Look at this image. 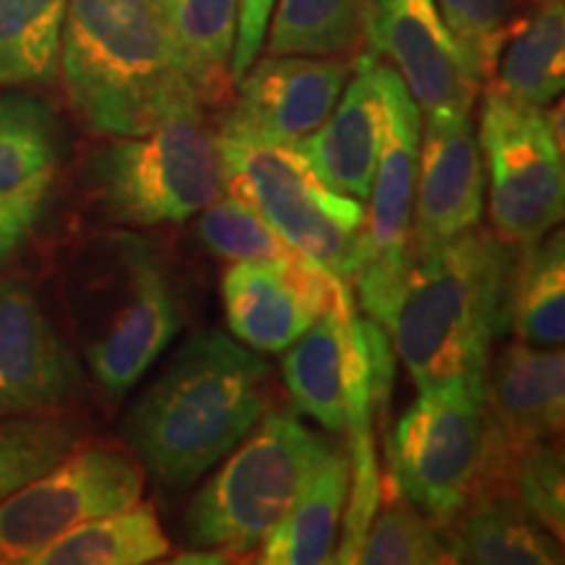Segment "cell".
<instances>
[{"label":"cell","instance_id":"836d02e7","mask_svg":"<svg viewBox=\"0 0 565 565\" xmlns=\"http://www.w3.org/2000/svg\"><path fill=\"white\" fill-rule=\"evenodd\" d=\"M53 181L55 168L42 171L24 186L0 196V267L9 263L13 254H19L21 246L40 228L53 200Z\"/></svg>","mask_w":565,"mask_h":565},{"label":"cell","instance_id":"5b68a950","mask_svg":"<svg viewBox=\"0 0 565 565\" xmlns=\"http://www.w3.org/2000/svg\"><path fill=\"white\" fill-rule=\"evenodd\" d=\"M84 181L97 210L124 228L183 223L225 194L217 134L202 105L173 113L147 134L95 147Z\"/></svg>","mask_w":565,"mask_h":565},{"label":"cell","instance_id":"52a82bcc","mask_svg":"<svg viewBox=\"0 0 565 565\" xmlns=\"http://www.w3.org/2000/svg\"><path fill=\"white\" fill-rule=\"evenodd\" d=\"M225 192L257 212L282 242L341 280L364 254V204L328 189L294 141H267L217 126Z\"/></svg>","mask_w":565,"mask_h":565},{"label":"cell","instance_id":"1f68e13d","mask_svg":"<svg viewBox=\"0 0 565 565\" xmlns=\"http://www.w3.org/2000/svg\"><path fill=\"white\" fill-rule=\"evenodd\" d=\"M196 238L204 249L228 263H259V265H291L303 254L282 242L263 217L236 196H221L200 212Z\"/></svg>","mask_w":565,"mask_h":565},{"label":"cell","instance_id":"603a6c76","mask_svg":"<svg viewBox=\"0 0 565 565\" xmlns=\"http://www.w3.org/2000/svg\"><path fill=\"white\" fill-rule=\"evenodd\" d=\"M508 328L521 343L563 349L565 338V236L561 225L521 246L508 288Z\"/></svg>","mask_w":565,"mask_h":565},{"label":"cell","instance_id":"83f0119b","mask_svg":"<svg viewBox=\"0 0 565 565\" xmlns=\"http://www.w3.org/2000/svg\"><path fill=\"white\" fill-rule=\"evenodd\" d=\"M66 0H0V84L58 79Z\"/></svg>","mask_w":565,"mask_h":565},{"label":"cell","instance_id":"3957f363","mask_svg":"<svg viewBox=\"0 0 565 565\" xmlns=\"http://www.w3.org/2000/svg\"><path fill=\"white\" fill-rule=\"evenodd\" d=\"M511 273V246L479 225L433 249H412L383 328L416 391L484 377L494 338L508 328Z\"/></svg>","mask_w":565,"mask_h":565},{"label":"cell","instance_id":"7c38bea8","mask_svg":"<svg viewBox=\"0 0 565 565\" xmlns=\"http://www.w3.org/2000/svg\"><path fill=\"white\" fill-rule=\"evenodd\" d=\"M366 51L395 68L427 121L471 118L482 82L435 0H377Z\"/></svg>","mask_w":565,"mask_h":565},{"label":"cell","instance_id":"7a4b0ae2","mask_svg":"<svg viewBox=\"0 0 565 565\" xmlns=\"http://www.w3.org/2000/svg\"><path fill=\"white\" fill-rule=\"evenodd\" d=\"M58 76L71 110L100 137H137L202 105L168 0H66Z\"/></svg>","mask_w":565,"mask_h":565},{"label":"cell","instance_id":"e575fe53","mask_svg":"<svg viewBox=\"0 0 565 565\" xmlns=\"http://www.w3.org/2000/svg\"><path fill=\"white\" fill-rule=\"evenodd\" d=\"M275 3H278V0H238L236 47H233L231 58L233 84L242 79L244 71L252 66L259 53H263L267 24H270Z\"/></svg>","mask_w":565,"mask_h":565},{"label":"cell","instance_id":"4fadbf2b","mask_svg":"<svg viewBox=\"0 0 565 565\" xmlns=\"http://www.w3.org/2000/svg\"><path fill=\"white\" fill-rule=\"evenodd\" d=\"M84 372L26 280L0 278V419L58 414L82 398Z\"/></svg>","mask_w":565,"mask_h":565},{"label":"cell","instance_id":"f1b7e54d","mask_svg":"<svg viewBox=\"0 0 565 565\" xmlns=\"http://www.w3.org/2000/svg\"><path fill=\"white\" fill-rule=\"evenodd\" d=\"M61 124L40 97L11 92L0 97V196L58 166Z\"/></svg>","mask_w":565,"mask_h":565},{"label":"cell","instance_id":"cb8c5ba5","mask_svg":"<svg viewBox=\"0 0 565 565\" xmlns=\"http://www.w3.org/2000/svg\"><path fill=\"white\" fill-rule=\"evenodd\" d=\"M171 540L150 503H134L74 526L34 557L32 565H141L162 561Z\"/></svg>","mask_w":565,"mask_h":565},{"label":"cell","instance_id":"d4e9b609","mask_svg":"<svg viewBox=\"0 0 565 565\" xmlns=\"http://www.w3.org/2000/svg\"><path fill=\"white\" fill-rule=\"evenodd\" d=\"M377 0H280L267 24L270 55H353L370 47Z\"/></svg>","mask_w":565,"mask_h":565},{"label":"cell","instance_id":"ac0fdd59","mask_svg":"<svg viewBox=\"0 0 565 565\" xmlns=\"http://www.w3.org/2000/svg\"><path fill=\"white\" fill-rule=\"evenodd\" d=\"M565 424L563 349L515 341L484 372V448L561 437Z\"/></svg>","mask_w":565,"mask_h":565},{"label":"cell","instance_id":"277c9868","mask_svg":"<svg viewBox=\"0 0 565 565\" xmlns=\"http://www.w3.org/2000/svg\"><path fill=\"white\" fill-rule=\"evenodd\" d=\"M63 286L84 364L113 401H121L181 333L171 265L152 238L116 228L82 244Z\"/></svg>","mask_w":565,"mask_h":565},{"label":"cell","instance_id":"44dd1931","mask_svg":"<svg viewBox=\"0 0 565 565\" xmlns=\"http://www.w3.org/2000/svg\"><path fill=\"white\" fill-rule=\"evenodd\" d=\"M353 301L317 317L312 328L282 356V380L296 412L312 416L330 433L345 429V385H349Z\"/></svg>","mask_w":565,"mask_h":565},{"label":"cell","instance_id":"4316f807","mask_svg":"<svg viewBox=\"0 0 565 565\" xmlns=\"http://www.w3.org/2000/svg\"><path fill=\"white\" fill-rule=\"evenodd\" d=\"M168 13L196 100L217 105L233 87L238 0H168Z\"/></svg>","mask_w":565,"mask_h":565},{"label":"cell","instance_id":"ba28073f","mask_svg":"<svg viewBox=\"0 0 565 565\" xmlns=\"http://www.w3.org/2000/svg\"><path fill=\"white\" fill-rule=\"evenodd\" d=\"M563 108L515 100L487 79L477 145L482 152L492 233L508 246H529L563 221Z\"/></svg>","mask_w":565,"mask_h":565},{"label":"cell","instance_id":"ffe728a7","mask_svg":"<svg viewBox=\"0 0 565 565\" xmlns=\"http://www.w3.org/2000/svg\"><path fill=\"white\" fill-rule=\"evenodd\" d=\"M349 500V456L330 448L294 498L286 515L257 550L265 565L335 563V545Z\"/></svg>","mask_w":565,"mask_h":565},{"label":"cell","instance_id":"d6a6232c","mask_svg":"<svg viewBox=\"0 0 565 565\" xmlns=\"http://www.w3.org/2000/svg\"><path fill=\"white\" fill-rule=\"evenodd\" d=\"M435 3L479 82L492 79L519 13V0H435Z\"/></svg>","mask_w":565,"mask_h":565},{"label":"cell","instance_id":"d6986e66","mask_svg":"<svg viewBox=\"0 0 565 565\" xmlns=\"http://www.w3.org/2000/svg\"><path fill=\"white\" fill-rule=\"evenodd\" d=\"M450 563L553 565L563 563V540L547 532L505 492H475L443 529Z\"/></svg>","mask_w":565,"mask_h":565},{"label":"cell","instance_id":"8992f818","mask_svg":"<svg viewBox=\"0 0 565 565\" xmlns=\"http://www.w3.org/2000/svg\"><path fill=\"white\" fill-rule=\"evenodd\" d=\"M330 448L296 416L267 412L194 494L181 542L231 561L257 553Z\"/></svg>","mask_w":565,"mask_h":565},{"label":"cell","instance_id":"9c48e42d","mask_svg":"<svg viewBox=\"0 0 565 565\" xmlns=\"http://www.w3.org/2000/svg\"><path fill=\"white\" fill-rule=\"evenodd\" d=\"M484 454V377H456L419 391L385 437L391 487L437 532L461 513Z\"/></svg>","mask_w":565,"mask_h":565},{"label":"cell","instance_id":"9a60e30c","mask_svg":"<svg viewBox=\"0 0 565 565\" xmlns=\"http://www.w3.org/2000/svg\"><path fill=\"white\" fill-rule=\"evenodd\" d=\"M343 55H265L233 87L236 103L217 126L267 141H299L320 129L349 82Z\"/></svg>","mask_w":565,"mask_h":565},{"label":"cell","instance_id":"e0dca14e","mask_svg":"<svg viewBox=\"0 0 565 565\" xmlns=\"http://www.w3.org/2000/svg\"><path fill=\"white\" fill-rule=\"evenodd\" d=\"M380 63L383 58L372 51L359 53L333 113L320 129L294 141L324 186L356 202L370 200L385 137L387 108Z\"/></svg>","mask_w":565,"mask_h":565},{"label":"cell","instance_id":"5bb4252c","mask_svg":"<svg viewBox=\"0 0 565 565\" xmlns=\"http://www.w3.org/2000/svg\"><path fill=\"white\" fill-rule=\"evenodd\" d=\"M225 317L238 341L282 353L330 309L351 299L345 280L301 257L291 265L233 263L223 273Z\"/></svg>","mask_w":565,"mask_h":565},{"label":"cell","instance_id":"d590c367","mask_svg":"<svg viewBox=\"0 0 565 565\" xmlns=\"http://www.w3.org/2000/svg\"><path fill=\"white\" fill-rule=\"evenodd\" d=\"M171 563H200V565H221V563H231L228 555L217 553V550H196V547H189V553H181L175 555Z\"/></svg>","mask_w":565,"mask_h":565},{"label":"cell","instance_id":"f546056e","mask_svg":"<svg viewBox=\"0 0 565 565\" xmlns=\"http://www.w3.org/2000/svg\"><path fill=\"white\" fill-rule=\"evenodd\" d=\"M84 422L61 412L0 419V503L19 487L53 469L84 443Z\"/></svg>","mask_w":565,"mask_h":565},{"label":"cell","instance_id":"4dcf8cb0","mask_svg":"<svg viewBox=\"0 0 565 565\" xmlns=\"http://www.w3.org/2000/svg\"><path fill=\"white\" fill-rule=\"evenodd\" d=\"M356 563L364 565H414L450 563L443 534L433 521L414 508L391 487V494H380L377 511L359 547Z\"/></svg>","mask_w":565,"mask_h":565},{"label":"cell","instance_id":"6da1fadb","mask_svg":"<svg viewBox=\"0 0 565 565\" xmlns=\"http://www.w3.org/2000/svg\"><path fill=\"white\" fill-rule=\"evenodd\" d=\"M270 364L221 330L171 353L121 422L124 443L166 490H186L270 412Z\"/></svg>","mask_w":565,"mask_h":565},{"label":"cell","instance_id":"30bf717a","mask_svg":"<svg viewBox=\"0 0 565 565\" xmlns=\"http://www.w3.org/2000/svg\"><path fill=\"white\" fill-rule=\"evenodd\" d=\"M145 469L110 443L76 445L0 503V565H32L47 545L97 515L139 503Z\"/></svg>","mask_w":565,"mask_h":565},{"label":"cell","instance_id":"484cf974","mask_svg":"<svg viewBox=\"0 0 565 565\" xmlns=\"http://www.w3.org/2000/svg\"><path fill=\"white\" fill-rule=\"evenodd\" d=\"M484 490L511 494L547 532L563 540L565 466L563 445L555 443V437L505 450L484 448L471 494Z\"/></svg>","mask_w":565,"mask_h":565},{"label":"cell","instance_id":"2e32d148","mask_svg":"<svg viewBox=\"0 0 565 565\" xmlns=\"http://www.w3.org/2000/svg\"><path fill=\"white\" fill-rule=\"evenodd\" d=\"M484 192L482 152L471 118H424L412 210V249H433L477 228L484 215Z\"/></svg>","mask_w":565,"mask_h":565},{"label":"cell","instance_id":"7402d4cb","mask_svg":"<svg viewBox=\"0 0 565 565\" xmlns=\"http://www.w3.org/2000/svg\"><path fill=\"white\" fill-rule=\"evenodd\" d=\"M494 71V84L515 100L555 103L565 87V0H526Z\"/></svg>","mask_w":565,"mask_h":565},{"label":"cell","instance_id":"8fae6325","mask_svg":"<svg viewBox=\"0 0 565 565\" xmlns=\"http://www.w3.org/2000/svg\"><path fill=\"white\" fill-rule=\"evenodd\" d=\"M387 124L377 168H374L370 210L364 221V254L359 273V303L372 320L387 322L406 267L412 263V210L419 166L422 113L393 66L380 63Z\"/></svg>","mask_w":565,"mask_h":565}]
</instances>
